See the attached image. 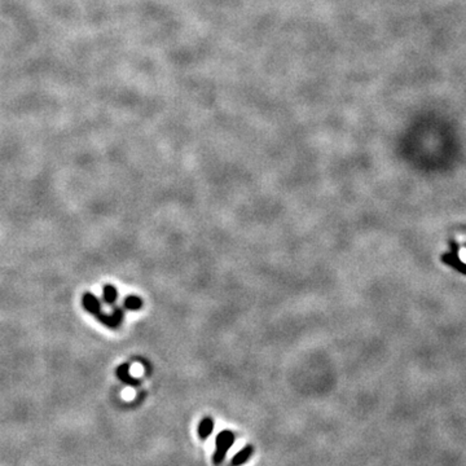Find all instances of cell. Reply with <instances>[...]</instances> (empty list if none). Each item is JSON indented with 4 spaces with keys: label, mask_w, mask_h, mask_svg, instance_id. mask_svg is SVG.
Instances as JSON below:
<instances>
[{
    "label": "cell",
    "mask_w": 466,
    "mask_h": 466,
    "mask_svg": "<svg viewBox=\"0 0 466 466\" xmlns=\"http://www.w3.org/2000/svg\"><path fill=\"white\" fill-rule=\"evenodd\" d=\"M235 443V434L230 430H223L218 434L215 439V451L212 454V462L214 465H220L225 458V454L229 451L230 447Z\"/></svg>",
    "instance_id": "cell-1"
},
{
    "label": "cell",
    "mask_w": 466,
    "mask_h": 466,
    "mask_svg": "<svg viewBox=\"0 0 466 466\" xmlns=\"http://www.w3.org/2000/svg\"><path fill=\"white\" fill-rule=\"evenodd\" d=\"M95 317L98 321L101 322V324L107 326V328L117 329L120 328L121 324H122L123 320H125V308L120 306H114L113 311H111L110 313H105L104 311H101V312H98Z\"/></svg>",
    "instance_id": "cell-2"
},
{
    "label": "cell",
    "mask_w": 466,
    "mask_h": 466,
    "mask_svg": "<svg viewBox=\"0 0 466 466\" xmlns=\"http://www.w3.org/2000/svg\"><path fill=\"white\" fill-rule=\"evenodd\" d=\"M82 306L84 307V310L93 316H96L98 312L102 311L101 301L96 295H93L92 293H88V291L82 295Z\"/></svg>",
    "instance_id": "cell-3"
},
{
    "label": "cell",
    "mask_w": 466,
    "mask_h": 466,
    "mask_svg": "<svg viewBox=\"0 0 466 466\" xmlns=\"http://www.w3.org/2000/svg\"><path fill=\"white\" fill-rule=\"evenodd\" d=\"M442 262L445 263L447 266L452 267L453 270H456L457 272L462 273L466 276V263H463L462 261L458 257V253H448V254H443L442 255Z\"/></svg>",
    "instance_id": "cell-4"
},
{
    "label": "cell",
    "mask_w": 466,
    "mask_h": 466,
    "mask_svg": "<svg viewBox=\"0 0 466 466\" xmlns=\"http://www.w3.org/2000/svg\"><path fill=\"white\" fill-rule=\"evenodd\" d=\"M117 376L122 381L123 384L130 385V386H139L140 385V380L132 377L130 374V365L129 364H122L117 368Z\"/></svg>",
    "instance_id": "cell-5"
},
{
    "label": "cell",
    "mask_w": 466,
    "mask_h": 466,
    "mask_svg": "<svg viewBox=\"0 0 466 466\" xmlns=\"http://www.w3.org/2000/svg\"><path fill=\"white\" fill-rule=\"evenodd\" d=\"M253 453H254V448H253V445L248 444L246 447H244L241 451L237 452V453L233 456V458L230 460V466L244 465L246 461L250 460V457L253 456Z\"/></svg>",
    "instance_id": "cell-6"
},
{
    "label": "cell",
    "mask_w": 466,
    "mask_h": 466,
    "mask_svg": "<svg viewBox=\"0 0 466 466\" xmlns=\"http://www.w3.org/2000/svg\"><path fill=\"white\" fill-rule=\"evenodd\" d=\"M212 430H214V420L211 417H205L201 420L198 425V438L201 440H206L211 435Z\"/></svg>",
    "instance_id": "cell-7"
},
{
    "label": "cell",
    "mask_w": 466,
    "mask_h": 466,
    "mask_svg": "<svg viewBox=\"0 0 466 466\" xmlns=\"http://www.w3.org/2000/svg\"><path fill=\"white\" fill-rule=\"evenodd\" d=\"M102 299L107 306H115L118 299V290L113 285H105L102 288Z\"/></svg>",
    "instance_id": "cell-8"
},
{
    "label": "cell",
    "mask_w": 466,
    "mask_h": 466,
    "mask_svg": "<svg viewBox=\"0 0 466 466\" xmlns=\"http://www.w3.org/2000/svg\"><path fill=\"white\" fill-rule=\"evenodd\" d=\"M122 307L127 311H139L143 307V299L138 295H129L125 298Z\"/></svg>",
    "instance_id": "cell-9"
}]
</instances>
